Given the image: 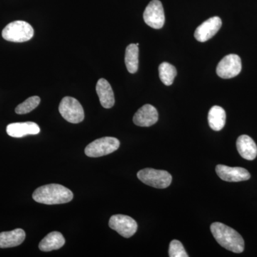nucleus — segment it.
I'll use <instances>...</instances> for the list:
<instances>
[{"label":"nucleus","mask_w":257,"mask_h":257,"mask_svg":"<svg viewBox=\"0 0 257 257\" xmlns=\"http://www.w3.org/2000/svg\"><path fill=\"white\" fill-rule=\"evenodd\" d=\"M73 197V193L70 189L57 184L42 186L32 194L35 202L48 205L68 203L72 200Z\"/></svg>","instance_id":"f257e3e1"},{"label":"nucleus","mask_w":257,"mask_h":257,"mask_svg":"<svg viewBox=\"0 0 257 257\" xmlns=\"http://www.w3.org/2000/svg\"><path fill=\"white\" fill-rule=\"evenodd\" d=\"M210 229L214 239L222 247L234 253L243 252L244 241L236 230L220 222L213 223Z\"/></svg>","instance_id":"f03ea898"},{"label":"nucleus","mask_w":257,"mask_h":257,"mask_svg":"<svg viewBox=\"0 0 257 257\" xmlns=\"http://www.w3.org/2000/svg\"><path fill=\"white\" fill-rule=\"evenodd\" d=\"M2 35L7 41L25 42L33 37L34 29L26 22L19 20L8 24L3 30Z\"/></svg>","instance_id":"7ed1b4c3"},{"label":"nucleus","mask_w":257,"mask_h":257,"mask_svg":"<svg viewBox=\"0 0 257 257\" xmlns=\"http://www.w3.org/2000/svg\"><path fill=\"white\" fill-rule=\"evenodd\" d=\"M138 179L143 183L157 189H165L172 183V177L165 170L146 168L138 173Z\"/></svg>","instance_id":"20e7f679"},{"label":"nucleus","mask_w":257,"mask_h":257,"mask_svg":"<svg viewBox=\"0 0 257 257\" xmlns=\"http://www.w3.org/2000/svg\"><path fill=\"white\" fill-rule=\"evenodd\" d=\"M119 146L120 143L117 139L105 137L97 139L88 145L84 152L87 157H100L116 151Z\"/></svg>","instance_id":"39448f33"},{"label":"nucleus","mask_w":257,"mask_h":257,"mask_svg":"<svg viewBox=\"0 0 257 257\" xmlns=\"http://www.w3.org/2000/svg\"><path fill=\"white\" fill-rule=\"evenodd\" d=\"M59 111L64 119L73 124L82 122L84 119V109L78 100L65 96L61 101Z\"/></svg>","instance_id":"423d86ee"},{"label":"nucleus","mask_w":257,"mask_h":257,"mask_svg":"<svg viewBox=\"0 0 257 257\" xmlns=\"http://www.w3.org/2000/svg\"><path fill=\"white\" fill-rule=\"evenodd\" d=\"M144 20L148 26L159 30L165 25V16L163 6L160 0H152L144 13Z\"/></svg>","instance_id":"0eeeda50"},{"label":"nucleus","mask_w":257,"mask_h":257,"mask_svg":"<svg viewBox=\"0 0 257 257\" xmlns=\"http://www.w3.org/2000/svg\"><path fill=\"white\" fill-rule=\"evenodd\" d=\"M241 71V58L234 54L225 56L216 67V74L223 79L233 78L237 76Z\"/></svg>","instance_id":"6e6552de"},{"label":"nucleus","mask_w":257,"mask_h":257,"mask_svg":"<svg viewBox=\"0 0 257 257\" xmlns=\"http://www.w3.org/2000/svg\"><path fill=\"white\" fill-rule=\"evenodd\" d=\"M111 229L116 231L123 237L130 238L137 232L138 223L130 216L116 214L111 216L109 221Z\"/></svg>","instance_id":"1a4fd4ad"},{"label":"nucleus","mask_w":257,"mask_h":257,"mask_svg":"<svg viewBox=\"0 0 257 257\" xmlns=\"http://www.w3.org/2000/svg\"><path fill=\"white\" fill-rule=\"evenodd\" d=\"M221 25L222 23L219 17H213L208 19L196 29L194 37L198 42H207L219 32Z\"/></svg>","instance_id":"9d476101"},{"label":"nucleus","mask_w":257,"mask_h":257,"mask_svg":"<svg viewBox=\"0 0 257 257\" xmlns=\"http://www.w3.org/2000/svg\"><path fill=\"white\" fill-rule=\"evenodd\" d=\"M216 172L219 178L226 182H238L250 179L251 175L242 167H231L219 165L216 167Z\"/></svg>","instance_id":"9b49d317"},{"label":"nucleus","mask_w":257,"mask_h":257,"mask_svg":"<svg viewBox=\"0 0 257 257\" xmlns=\"http://www.w3.org/2000/svg\"><path fill=\"white\" fill-rule=\"evenodd\" d=\"M159 114L156 108L151 104L142 106L133 117V121L139 126H151L158 121Z\"/></svg>","instance_id":"f8f14e48"},{"label":"nucleus","mask_w":257,"mask_h":257,"mask_svg":"<svg viewBox=\"0 0 257 257\" xmlns=\"http://www.w3.org/2000/svg\"><path fill=\"white\" fill-rule=\"evenodd\" d=\"M7 133L15 138H21L28 135H36L40 133V128L36 123L32 121L17 122L7 126Z\"/></svg>","instance_id":"ddd939ff"},{"label":"nucleus","mask_w":257,"mask_h":257,"mask_svg":"<svg viewBox=\"0 0 257 257\" xmlns=\"http://www.w3.org/2000/svg\"><path fill=\"white\" fill-rule=\"evenodd\" d=\"M96 91L103 107L109 109L114 106V92L110 84L105 79L101 78L98 80L96 85Z\"/></svg>","instance_id":"4468645a"},{"label":"nucleus","mask_w":257,"mask_h":257,"mask_svg":"<svg viewBox=\"0 0 257 257\" xmlns=\"http://www.w3.org/2000/svg\"><path fill=\"white\" fill-rule=\"evenodd\" d=\"M236 148L241 157L246 160H253L257 156V146L248 135H241L236 141Z\"/></svg>","instance_id":"2eb2a0df"},{"label":"nucleus","mask_w":257,"mask_h":257,"mask_svg":"<svg viewBox=\"0 0 257 257\" xmlns=\"http://www.w3.org/2000/svg\"><path fill=\"white\" fill-rule=\"evenodd\" d=\"M26 234L22 229L0 233V248H10L18 246L25 241Z\"/></svg>","instance_id":"dca6fc26"},{"label":"nucleus","mask_w":257,"mask_h":257,"mask_svg":"<svg viewBox=\"0 0 257 257\" xmlns=\"http://www.w3.org/2000/svg\"><path fill=\"white\" fill-rule=\"evenodd\" d=\"M65 243L63 235L59 231H53L47 235L40 241L39 248L42 251H51L60 249Z\"/></svg>","instance_id":"f3484780"},{"label":"nucleus","mask_w":257,"mask_h":257,"mask_svg":"<svg viewBox=\"0 0 257 257\" xmlns=\"http://www.w3.org/2000/svg\"><path fill=\"white\" fill-rule=\"evenodd\" d=\"M209 126L214 131H220L226 123V112L222 107L214 106L211 108L208 114Z\"/></svg>","instance_id":"a211bd4d"},{"label":"nucleus","mask_w":257,"mask_h":257,"mask_svg":"<svg viewBox=\"0 0 257 257\" xmlns=\"http://www.w3.org/2000/svg\"><path fill=\"white\" fill-rule=\"evenodd\" d=\"M137 44H130L125 52V64L130 73H136L139 66V47Z\"/></svg>","instance_id":"6ab92c4d"},{"label":"nucleus","mask_w":257,"mask_h":257,"mask_svg":"<svg viewBox=\"0 0 257 257\" xmlns=\"http://www.w3.org/2000/svg\"><path fill=\"white\" fill-rule=\"evenodd\" d=\"M159 74L161 81L167 86L173 84L174 79L177 76V69L172 64L168 62H163L159 67Z\"/></svg>","instance_id":"aec40b11"},{"label":"nucleus","mask_w":257,"mask_h":257,"mask_svg":"<svg viewBox=\"0 0 257 257\" xmlns=\"http://www.w3.org/2000/svg\"><path fill=\"white\" fill-rule=\"evenodd\" d=\"M40 101H41V99L39 96H31V97L27 99L24 102L19 104L15 109V112L18 114H28L39 106Z\"/></svg>","instance_id":"412c9836"},{"label":"nucleus","mask_w":257,"mask_h":257,"mask_svg":"<svg viewBox=\"0 0 257 257\" xmlns=\"http://www.w3.org/2000/svg\"><path fill=\"white\" fill-rule=\"evenodd\" d=\"M169 256L170 257H188L183 245L178 240H172L169 248Z\"/></svg>","instance_id":"4be33fe9"}]
</instances>
